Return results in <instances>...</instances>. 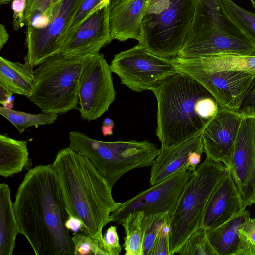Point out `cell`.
<instances>
[{
    "instance_id": "obj_34",
    "label": "cell",
    "mask_w": 255,
    "mask_h": 255,
    "mask_svg": "<svg viewBox=\"0 0 255 255\" xmlns=\"http://www.w3.org/2000/svg\"><path fill=\"white\" fill-rule=\"evenodd\" d=\"M169 219L162 226L154 242L151 255H171Z\"/></svg>"
},
{
    "instance_id": "obj_16",
    "label": "cell",
    "mask_w": 255,
    "mask_h": 255,
    "mask_svg": "<svg viewBox=\"0 0 255 255\" xmlns=\"http://www.w3.org/2000/svg\"><path fill=\"white\" fill-rule=\"evenodd\" d=\"M216 32L249 39L230 18L222 0H195L193 18L184 44Z\"/></svg>"
},
{
    "instance_id": "obj_43",
    "label": "cell",
    "mask_w": 255,
    "mask_h": 255,
    "mask_svg": "<svg viewBox=\"0 0 255 255\" xmlns=\"http://www.w3.org/2000/svg\"><path fill=\"white\" fill-rule=\"evenodd\" d=\"M13 94L4 87L0 86V103L3 105Z\"/></svg>"
},
{
    "instance_id": "obj_39",
    "label": "cell",
    "mask_w": 255,
    "mask_h": 255,
    "mask_svg": "<svg viewBox=\"0 0 255 255\" xmlns=\"http://www.w3.org/2000/svg\"><path fill=\"white\" fill-rule=\"evenodd\" d=\"M65 226L69 232H72V235L83 232L84 225L82 220L71 214H68L65 222Z\"/></svg>"
},
{
    "instance_id": "obj_38",
    "label": "cell",
    "mask_w": 255,
    "mask_h": 255,
    "mask_svg": "<svg viewBox=\"0 0 255 255\" xmlns=\"http://www.w3.org/2000/svg\"><path fill=\"white\" fill-rule=\"evenodd\" d=\"M28 0H13L11 8L13 12V27L15 31L23 27V21Z\"/></svg>"
},
{
    "instance_id": "obj_9",
    "label": "cell",
    "mask_w": 255,
    "mask_h": 255,
    "mask_svg": "<svg viewBox=\"0 0 255 255\" xmlns=\"http://www.w3.org/2000/svg\"><path fill=\"white\" fill-rule=\"evenodd\" d=\"M110 66L102 53L92 55L83 70L78 85L79 112L85 120H97L114 101Z\"/></svg>"
},
{
    "instance_id": "obj_11",
    "label": "cell",
    "mask_w": 255,
    "mask_h": 255,
    "mask_svg": "<svg viewBox=\"0 0 255 255\" xmlns=\"http://www.w3.org/2000/svg\"><path fill=\"white\" fill-rule=\"evenodd\" d=\"M82 0H61L44 26H27L25 63L34 68L59 52V39Z\"/></svg>"
},
{
    "instance_id": "obj_25",
    "label": "cell",
    "mask_w": 255,
    "mask_h": 255,
    "mask_svg": "<svg viewBox=\"0 0 255 255\" xmlns=\"http://www.w3.org/2000/svg\"><path fill=\"white\" fill-rule=\"evenodd\" d=\"M26 140H18L0 135V175L4 178L20 172L28 164Z\"/></svg>"
},
{
    "instance_id": "obj_46",
    "label": "cell",
    "mask_w": 255,
    "mask_h": 255,
    "mask_svg": "<svg viewBox=\"0 0 255 255\" xmlns=\"http://www.w3.org/2000/svg\"><path fill=\"white\" fill-rule=\"evenodd\" d=\"M109 0H106L105 2L108 3L109 2Z\"/></svg>"
},
{
    "instance_id": "obj_48",
    "label": "cell",
    "mask_w": 255,
    "mask_h": 255,
    "mask_svg": "<svg viewBox=\"0 0 255 255\" xmlns=\"http://www.w3.org/2000/svg\"><path fill=\"white\" fill-rule=\"evenodd\" d=\"M254 117L255 118V116Z\"/></svg>"
},
{
    "instance_id": "obj_42",
    "label": "cell",
    "mask_w": 255,
    "mask_h": 255,
    "mask_svg": "<svg viewBox=\"0 0 255 255\" xmlns=\"http://www.w3.org/2000/svg\"><path fill=\"white\" fill-rule=\"evenodd\" d=\"M9 36L5 26L1 23L0 24V50L8 42Z\"/></svg>"
},
{
    "instance_id": "obj_28",
    "label": "cell",
    "mask_w": 255,
    "mask_h": 255,
    "mask_svg": "<svg viewBox=\"0 0 255 255\" xmlns=\"http://www.w3.org/2000/svg\"><path fill=\"white\" fill-rule=\"evenodd\" d=\"M106 0H82L59 41V52L88 17Z\"/></svg>"
},
{
    "instance_id": "obj_37",
    "label": "cell",
    "mask_w": 255,
    "mask_h": 255,
    "mask_svg": "<svg viewBox=\"0 0 255 255\" xmlns=\"http://www.w3.org/2000/svg\"><path fill=\"white\" fill-rule=\"evenodd\" d=\"M49 0H28L23 21V26L30 25L34 16L46 8Z\"/></svg>"
},
{
    "instance_id": "obj_21",
    "label": "cell",
    "mask_w": 255,
    "mask_h": 255,
    "mask_svg": "<svg viewBox=\"0 0 255 255\" xmlns=\"http://www.w3.org/2000/svg\"><path fill=\"white\" fill-rule=\"evenodd\" d=\"M176 62L206 71H233L255 73V56L236 54L210 55L192 58L177 56Z\"/></svg>"
},
{
    "instance_id": "obj_2",
    "label": "cell",
    "mask_w": 255,
    "mask_h": 255,
    "mask_svg": "<svg viewBox=\"0 0 255 255\" xmlns=\"http://www.w3.org/2000/svg\"><path fill=\"white\" fill-rule=\"evenodd\" d=\"M151 91L157 102L156 133L161 148L201 134L219 111L210 92L181 71L160 80Z\"/></svg>"
},
{
    "instance_id": "obj_15",
    "label": "cell",
    "mask_w": 255,
    "mask_h": 255,
    "mask_svg": "<svg viewBox=\"0 0 255 255\" xmlns=\"http://www.w3.org/2000/svg\"><path fill=\"white\" fill-rule=\"evenodd\" d=\"M113 40L109 21L108 2L98 7L77 29L59 53L93 55Z\"/></svg>"
},
{
    "instance_id": "obj_14",
    "label": "cell",
    "mask_w": 255,
    "mask_h": 255,
    "mask_svg": "<svg viewBox=\"0 0 255 255\" xmlns=\"http://www.w3.org/2000/svg\"><path fill=\"white\" fill-rule=\"evenodd\" d=\"M242 118L236 112L219 107L202 133L207 157L228 167Z\"/></svg>"
},
{
    "instance_id": "obj_17",
    "label": "cell",
    "mask_w": 255,
    "mask_h": 255,
    "mask_svg": "<svg viewBox=\"0 0 255 255\" xmlns=\"http://www.w3.org/2000/svg\"><path fill=\"white\" fill-rule=\"evenodd\" d=\"M149 0H109V21L113 40L142 39V22Z\"/></svg>"
},
{
    "instance_id": "obj_44",
    "label": "cell",
    "mask_w": 255,
    "mask_h": 255,
    "mask_svg": "<svg viewBox=\"0 0 255 255\" xmlns=\"http://www.w3.org/2000/svg\"><path fill=\"white\" fill-rule=\"evenodd\" d=\"M11 0H0V4H8Z\"/></svg>"
},
{
    "instance_id": "obj_4",
    "label": "cell",
    "mask_w": 255,
    "mask_h": 255,
    "mask_svg": "<svg viewBox=\"0 0 255 255\" xmlns=\"http://www.w3.org/2000/svg\"><path fill=\"white\" fill-rule=\"evenodd\" d=\"M92 55L56 54L38 65L27 97L42 112L64 114L77 108L81 75Z\"/></svg>"
},
{
    "instance_id": "obj_5",
    "label": "cell",
    "mask_w": 255,
    "mask_h": 255,
    "mask_svg": "<svg viewBox=\"0 0 255 255\" xmlns=\"http://www.w3.org/2000/svg\"><path fill=\"white\" fill-rule=\"evenodd\" d=\"M226 170L223 163L206 157L184 185L169 218L171 255L176 253L194 232L203 227L209 201Z\"/></svg>"
},
{
    "instance_id": "obj_26",
    "label": "cell",
    "mask_w": 255,
    "mask_h": 255,
    "mask_svg": "<svg viewBox=\"0 0 255 255\" xmlns=\"http://www.w3.org/2000/svg\"><path fill=\"white\" fill-rule=\"evenodd\" d=\"M143 211L129 214L117 223L121 225L125 230L123 246L125 255H143Z\"/></svg>"
},
{
    "instance_id": "obj_33",
    "label": "cell",
    "mask_w": 255,
    "mask_h": 255,
    "mask_svg": "<svg viewBox=\"0 0 255 255\" xmlns=\"http://www.w3.org/2000/svg\"><path fill=\"white\" fill-rule=\"evenodd\" d=\"M238 234V255H255V217L248 219L240 228Z\"/></svg>"
},
{
    "instance_id": "obj_47",
    "label": "cell",
    "mask_w": 255,
    "mask_h": 255,
    "mask_svg": "<svg viewBox=\"0 0 255 255\" xmlns=\"http://www.w3.org/2000/svg\"><path fill=\"white\" fill-rule=\"evenodd\" d=\"M254 204H255V200H254Z\"/></svg>"
},
{
    "instance_id": "obj_35",
    "label": "cell",
    "mask_w": 255,
    "mask_h": 255,
    "mask_svg": "<svg viewBox=\"0 0 255 255\" xmlns=\"http://www.w3.org/2000/svg\"><path fill=\"white\" fill-rule=\"evenodd\" d=\"M237 113L243 117H254L255 115V75L246 90Z\"/></svg>"
},
{
    "instance_id": "obj_20",
    "label": "cell",
    "mask_w": 255,
    "mask_h": 255,
    "mask_svg": "<svg viewBox=\"0 0 255 255\" xmlns=\"http://www.w3.org/2000/svg\"><path fill=\"white\" fill-rule=\"evenodd\" d=\"M220 54L255 56V44L249 39L216 32L184 44L178 56L192 58Z\"/></svg>"
},
{
    "instance_id": "obj_40",
    "label": "cell",
    "mask_w": 255,
    "mask_h": 255,
    "mask_svg": "<svg viewBox=\"0 0 255 255\" xmlns=\"http://www.w3.org/2000/svg\"><path fill=\"white\" fill-rule=\"evenodd\" d=\"M114 122L109 118H105L102 126V132L104 136L111 135L113 134V130L114 127Z\"/></svg>"
},
{
    "instance_id": "obj_45",
    "label": "cell",
    "mask_w": 255,
    "mask_h": 255,
    "mask_svg": "<svg viewBox=\"0 0 255 255\" xmlns=\"http://www.w3.org/2000/svg\"><path fill=\"white\" fill-rule=\"evenodd\" d=\"M251 2L252 6L254 8H255V0H250Z\"/></svg>"
},
{
    "instance_id": "obj_19",
    "label": "cell",
    "mask_w": 255,
    "mask_h": 255,
    "mask_svg": "<svg viewBox=\"0 0 255 255\" xmlns=\"http://www.w3.org/2000/svg\"><path fill=\"white\" fill-rule=\"evenodd\" d=\"M229 169L215 188L207 206L203 227L215 228L246 209Z\"/></svg>"
},
{
    "instance_id": "obj_22",
    "label": "cell",
    "mask_w": 255,
    "mask_h": 255,
    "mask_svg": "<svg viewBox=\"0 0 255 255\" xmlns=\"http://www.w3.org/2000/svg\"><path fill=\"white\" fill-rule=\"evenodd\" d=\"M250 218L249 211L244 209L221 225L206 230L208 238L218 255H238L239 230Z\"/></svg>"
},
{
    "instance_id": "obj_12",
    "label": "cell",
    "mask_w": 255,
    "mask_h": 255,
    "mask_svg": "<svg viewBox=\"0 0 255 255\" xmlns=\"http://www.w3.org/2000/svg\"><path fill=\"white\" fill-rule=\"evenodd\" d=\"M227 168L245 207L255 199V118L243 117Z\"/></svg>"
},
{
    "instance_id": "obj_29",
    "label": "cell",
    "mask_w": 255,
    "mask_h": 255,
    "mask_svg": "<svg viewBox=\"0 0 255 255\" xmlns=\"http://www.w3.org/2000/svg\"><path fill=\"white\" fill-rule=\"evenodd\" d=\"M176 254L181 255H218L211 245L206 229L204 227L194 232Z\"/></svg>"
},
{
    "instance_id": "obj_3",
    "label": "cell",
    "mask_w": 255,
    "mask_h": 255,
    "mask_svg": "<svg viewBox=\"0 0 255 255\" xmlns=\"http://www.w3.org/2000/svg\"><path fill=\"white\" fill-rule=\"evenodd\" d=\"M52 165L68 214L81 219L83 233L105 250L103 228L111 222V213L118 203L113 198L112 189L85 155L69 147L58 151Z\"/></svg>"
},
{
    "instance_id": "obj_18",
    "label": "cell",
    "mask_w": 255,
    "mask_h": 255,
    "mask_svg": "<svg viewBox=\"0 0 255 255\" xmlns=\"http://www.w3.org/2000/svg\"><path fill=\"white\" fill-rule=\"evenodd\" d=\"M199 152L204 153L202 133L176 145L161 148L151 165L150 185L159 183L183 168L194 171L191 159Z\"/></svg>"
},
{
    "instance_id": "obj_24",
    "label": "cell",
    "mask_w": 255,
    "mask_h": 255,
    "mask_svg": "<svg viewBox=\"0 0 255 255\" xmlns=\"http://www.w3.org/2000/svg\"><path fill=\"white\" fill-rule=\"evenodd\" d=\"M20 233L9 186L0 184V255H12Z\"/></svg>"
},
{
    "instance_id": "obj_41",
    "label": "cell",
    "mask_w": 255,
    "mask_h": 255,
    "mask_svg": "<svg viewBox=\"0 0 255 255\" xmlns=\"http://www.w3.org/2000/svg\"><path fill=\"white\" fill-rule=\"evenodd\" d=\"M61 0H49L48 4L45 10L41 13L40 16L45 19L46 23H47L48 18L52 13L56 6Z\"/></svg>"
},
{
    "instance_id": "obj_23",
    "label": "cell",
    "mask_w": 255,
    "mask_h": 255,
    "mask_svg": "<svg viewBox=\"0 0 255 255\" xmlns=\"http://www.w3.org/2000/svg\"><path fill=\"white\" fill-rule=\"evenodd\" d=\"M35 83L33 68L26 63L0 57V86L16 94L28 96Z\"/></svg>"
},
{
    "instance_id": "obj_7",
    "label": "cell",
    "mask_w": 255,
    "mask_h": 255,
    "mask_svg": "<svg viewBox=\"0 0 255 255\" xmlns=\"http://www.w3.org/2000/svg\"><path fill=\"white\" fill-rule=\"evenodd\" d=\"M195 0H149L138 43L153 54L178 56L191 24Z\"/></svg>"
},
{
    "instance_id": "obj_8",
    "label": "cell",
    "mask_w": 255,
    "mask_h": 255,
    "mask_svg": "<svg viewBox=\"0 0 255 255\" xmlns=\"http://www.w3.org/2000/svg\"><path fill=\"white\" fill-rule=\"evenodd\" d=\"M110 66L122 84L136 92L151 90L159 81L180 71L172 59L157 56L139 43L116 54Z\"/></svg>"
},
{
    "instance_id": "obj_13",
    "label": "cell",
    "mask_w": 255,
    "mask_h": 255,
    "mask_svg": "<svg viewBox=\"0 0 255 255\" xmlns=\"http://www.w3.org/2000/svg\"><path fill=\"white\" fill-rule=\"evenodd\" d=\"M173 61L180 71L191 76L206 88L220 108L236 112L255 75V73L227 70L206 71Z\"/></svg>"
},
{
    "instance_id": "obj_36",
    "label": "cell",
    "mask_w": 255,
    "mask_h": 255,
    "mask_svg": "<svg viewBox=\"0 0 255 255\" xmlns=\"http://www.w3.org/2000/svg\"><path fill=\"white\" fill-rule=\"evenodd\" d=\"M103 241L107 255H119L122 251L117 227L111 226L103 235Z\"/></svg>"
},
{
    "instance_id": "obj_6",
    "label": "cell",
    "mask_w": 255,
    "mask_h": 255,
    "mask_svg": "<svg viewBox=\"0 0 255 255\" xmlns=\"http://www.w3.org/2000/svg\"><path fill=\"white\" fill-rule=\"evenodd\" d=\"M69 138V147L85 155L112 189L128 172L151 166L160 151L148 140L103 141L78 131Z\"/></svg>"
},
{
    "instance_id": "obj_10",
    "label": "cell",
    "mask_w": 255,
    "mask_h": 255,
    "mask_svg": "<svg viewBox=\"0 0 255 255\" xmlns=\"http://www.w3.org/2000/svg\"><path fill=\"white\" fill-rule=\"evenodd\" d=\"M193 172L181 169L128 200L118 202L111 213L110 222L117 223L129 214L139 211H143L144 216L164 212L171 215Z\"/></svg>"
},
{
    "instance_id": "obj_1",
    "label": "cell",
    "mask_w": 255,
    "mask_h": 255,
    "mask_svg": "<svg viewBox=\"0 0 255 255\" xmlns=\"http://www.w3.org/2000/svg\"><path fill=\"white\" fill-rule=\"evenodd\" d=\"M13 204L20 233L36 255H74L72 236L65 226L68 213L52 164L28 171Z\"/></svg>"
},
{
    "instance_id": "obj_27",
    "label": "cell",
    "mask_w": 255,
    "mask_h": 255,
    "mask_svg": "<svg viewBox=\"0 0 255 255\" xmlns=\"http://www.w3.org/2000/svg\"><path fill=\"white\" fill-rule=\"evenodd\" d=\"M0 114L7 119L16 128L20 133H23L28 127L51 124L55 122L58 114L43 112L41 114H31L14 110L0 106Z\"/></svg>"
},
{
    "instance_id": "obj_30",
    "label": "cell",
    "mask_w": 255,
    "mask_h": 255,
    "mask_svg": "<svg viewBox=\"0 0 255 255\" xmlns=\"http://www.w3.org/2000/svg\"><path fill=\"white\" fill-rule=\"evenodd\" d=\"M222 0L232 20L255 44V13L242 8L231 0Z\"/></svg>"
},
{
    "instance_id": "obj_31",
    "label": "cell",
    "mask_w": 255,
    "mask_h": 255,
    "mask_svg": "<svg viewBox=\"0 0 255 255\" xmlns=\"http://www.w3.org/2000/svg\"><path fill=\"white\" fill-rule=\"evenodd\" d=\"M170 213H160L144 216L143 230V255H151L156 238L163 224L170 218Z\"/></svg>"
},
{
    "instance_id": "obj_32",
    "label": "cell",
    "mask_w": 255,
    "mask_h": 255,
    "mask_svg": "<svg viewBox=\"0 0 255 255\" xmlns=\"http://www.w3.org/2000/svg\"><path fill=\"white\" fill-rule=\"evenodd\" d=\"M72 235L74 255H107L104 248L91 236L83 232Z\"/></svg>"
}]
</instances>
